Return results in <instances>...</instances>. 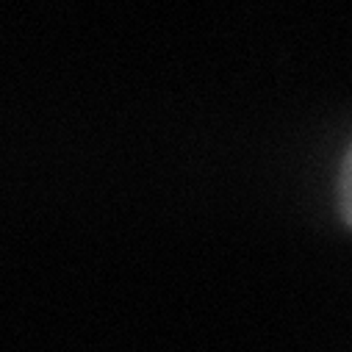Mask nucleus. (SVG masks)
<instances>
[{
	"instance_id": "f257e3e1",
	"label": "nucleus",
	"mask_w": 352,
	"mask_h": 352,
	"mask_svg": "<svg viewBox=\"0 0 352 352\" xmlns=\"http://www.w3.org/2000/svg\"><path fill=\"white\" fill-rule=\"evenodd\" d=\"M341 211H344V219L352 228V147H349V153L344 158V166H341Z\"/></svg>"
}]
</instances>
